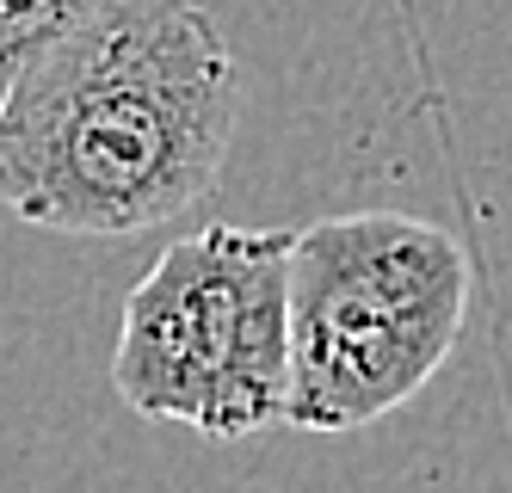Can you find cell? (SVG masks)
<instances>
[{"instance_id": "cell-1", "label": "cell", "mask_w": 512, "mask_h": 493, "mask_svg": "<svg viewBox=\"0 0 512 493\" xmlns=\"http://www.w3.org/2000/svg\"><path fill=\"white\" fill-rule=\"evenodd\" d=\"M241 124V68L198 0H99L0 99V204L124 241L204 204Z\"/></svg>"}, {"instance_id": "cell-3", "label": "cell", "mask_w": 512, "mask_h": 493, "mask_svg": "<svg viewBox=\"0 0 512 493\" xmlns=\"http://www.w3.org/2000/svg\"><path fill=\"white\" fill-rule=\"evenodd\" d=\"M290 229H210L173 241L124 296L112 389L142 420L235 444L284 426Z\"/></svg>"}, {"instance_id": "cell-2", "label": "cell", "mask_w": 512, "mask_h": 493, "mask_svg": "<svg viewBox=\"0 0 512 493\" xmlns=\"http://www.w3.org/2000/svg\"><path fill=\"white\" fill-rule=\"evenodd\" d=\"M469 247L408 210H346L290 235L284 426L358 432L451 364L469 321Z\"/></svg>"}, {"instance_id": "cell-4", "label": "cell", "mask_w": 512, "mask_h": 493, "mask_svg": "<svg viewBox=\"0 0 512 493\" xmlns=\"http://www.w3.org/2000/svg\"><path fill=\"white\" fill-rule=\"evenodd\" d=\"M99 0H0V99H7L13 74L38 56L56 31H68Z\"/></svg>"}]
</instances>
